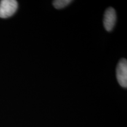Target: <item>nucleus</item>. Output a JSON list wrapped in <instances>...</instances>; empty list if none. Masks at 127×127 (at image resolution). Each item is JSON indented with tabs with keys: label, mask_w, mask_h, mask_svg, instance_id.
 Returning a JSON list of instances; mask_svg holds the SVG:
<instances>
[{
	"label": "nucleus",
	"mask_w": 127,
	"mask_h": 127,
	"mask_svg": "<svg viewBox=\"0 0 127 127\" xmlns=\"http://www.w3.org/2000/svg\"><path fill=\"white\" fill-rule=\"evenodd\" d=\"M18 9V2L15 0H2L0 1V18L11 17Z\"/></svg>",
	"instance_id": "1"
},
{
	"label": "nucleus",
	"mask_w": 127,
	"mask_h": 127,
	"mask_svg": "<svg viewBox=\"0 0 127 127\" xmlns=\"http://www.w3.org/2000/svg\"><path fill=\"white\" fill-rule=\"evenodd\" d=\"M117 78L123 88L127 87V61L125 58L120 60L117 67Z\"/></svg>",
	"instance_id": "2"
},
{
	"label": "nucleus",
	"mask_w": 127,
	"mask_h": 127,
	"mask_svg": "<svg viewBox=\"0 0 127 127\" xmlns=\"http://www.w3.org/2000/svg\"><path fill=\"white\" fill-rule=\"evenodd\" d=\"M117 21V14L115 10L112 7L106 9L104 16V25L107 31H111L115 26Z\"/></svg>",
	"instance_id": "3"
},
{
	"label": "nucleus",
	"mask_w": 127,
	"mask_h": 127,
	"mask_svg": "<svg viewBox=\"0 0 127 127\" xmlns=\"http://www.w3.org/2000/svg\"><path fill=\"white\" fill-rule=\"evenodd\" d=\"M71 2V0H55L53 1V5L56 9H60L66 7Z\"/></svg>",
	"instance_id": "4"
}]
</instances>
